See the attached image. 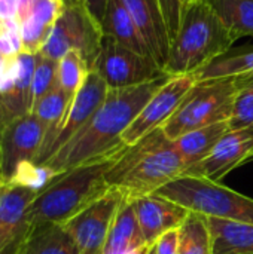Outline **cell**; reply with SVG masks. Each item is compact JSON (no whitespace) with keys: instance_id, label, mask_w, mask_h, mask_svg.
Instances as JSON below:
<instances>
[{"instance_id":"6da1fadb","label":"cell","mask_w":253,"mask_h":254,"mask_svg":"<svg viewBox=\"0 0 253 254\" xmlns=\"http://www.w3.org/2000/svg\"><path fill=\"white\" fill-rule=\"evenodd\" d=\"M163 79L124 89H109L103 104L91 121L45 164L57 174L84 164L100 161L119 153L127 144L122 135L140 113L154 92L169 79Z\"/></svg>"},{"instance_id":"7a4b0ae2","label":"cell","mask_w":253,"mask_h":254,"mask_svg":"<svg viewBox=\"0 0 253 254\" xmlns=\"http://www.w3.org/2000/svg\"><path fill=\"white\" fill-rule=\"evenodd\" d=\"M185 162L163 128L127 146L106 173L110 189L136 199L157 193L163 186L183 176Z\"/></svg>"},{"instance_id":"3957f363","label":"cell","mask_w":253,"mask_h":254,"mask_svg":"<svg viewBox=\"0 0 253 254\" xmlns=\"http://www.w3.org/2000/svg\"><path fill=\"white\" fill-rule=\"evenodd\" d=\"M124 150V149H122ZM79 165L58 174L28 207L25 220L33 228L42 223L63 225L94 201L106 195L110 188L106 173L122 153Z\"/></svg>"},{"instance_id":"277c9868","label":"cell","mask_w":253,"mask_h":254,"mask_svg":"<svg viewBox=\"0 0 253 254\" xmlns=\"http://www.w3.org/2000/svg\"><path fill=\"white\" fill-rule=\"evenodd\" d=\"M236 40L204 0L183 9L180 27L170 43L163 70L169 76L195 74L228 52Z\"/></svg>"},{"instance_id":"5b68a950","label":"cell","mask_w":253,"mask_h":254,"mask_svg":"<svg viewBox=\"0 0 253 254\" xmlns=\"http://www.w3.org/2000/svg\"><path fill=\"white\" fill-rule=\"evenodd\" d=\"M157 195L171 199L189 211L206 217L253 225V199L219 182L204 177L180 176L167 183Z\"/></svg>"},{"instance_id":"8992f818","label":"cell","mask_w":253,"mask_h":254,"mask_svg":"<svg viewBox=\"0 0 253 254\" xmlns=\"http://www.w3.org/2000/svg\"><path fill=\"white\" fill-rule=\"evenodd\" d=\"M236 92V77L197 80L163 127L164 134L174 141L194 129L230 121Z\"/></svg>"},{"instance_id":"52a82bcc","label":"cell","mask_w":253,"mask_h":254,"mask_svg":"<svg viewBox=\"0 0 253 254\" xmlns=\"http://www.w3.org/2000/svg\"><path fill=\"white\" fill-rule=\"evenodd\" d=\"M103 39L101 24L88 7L81 0H64V7L40 52L58 61L67 52L78 51L92 71Z\"/></svg>"},{"instance_id":"ba28073f","label":"cell","mask_w":253,"mask_h":254,"mask_svg":"<svg viewBox=\"0 0 253 254\" xmlns=\"http://www.w3.org/2000/svg\"><path fill=\"white\" fill-rule=\"evenodd\" d=\"M92 71L104 80L109 89L133 88L169 76L152 57L134 52L109 36L103 39Z\"/></svg>"},{"instance_id":"9c48e42d","label":"cell","mask_w":253,"mask_h":254,"mask_svg":"<svg viewBox=\"0 0 253 254\" xmlns=\"http://www.w3.org/2000/svg\"><path fill=\"white\" fill-rule=\"evenodd\" d=\"M122 198L124 195L119 190L110 189L106 195L63 223V228L75 241L79 254H103L113 217Z\"/></svg>"},{"instance_id":"30bf717a","label":"cell","mask_w":253,"mask_h":254,"mask_svg":"<svg viewBox=\"0 0 253 254\" xmlns=\"http://www.w3.org/2000/svg\"><path fill=\"white\" fill-rule=\"evenodd\" d=\"M192 74L170 76L148 100L140 113L127 128L122 135V141L131 146L146 137L148 134L161 129L167 121L174 115L180 101L195 83Z\"/></svg>"},{"instance_id":"8fae6325","label":"cell","mask_w":253,"mask_h":254,"mask_svg":"<svg viewBox=\"0 0 253 254\" xmlns=\"http://www.w3.org/2000/svg\"><path fill=\"white\" fill-rule=\"evenodd\" d=\"M45 127L28 113L9 124L0 134V179L6 185L22 162L36 161L43 138Z\"/></svg>"},{"instance_id":"7c38bea8","label":"cell","mask_w":253,"mask_h":254,"mask_svg":"<svg viewBox=\"0 0 253 254\" xmlns=\"http://www.w3.org/2000/svg\"><path fill=\"white\" fill-rule=\"evenodd\" d=\"M36 54L18 52L12 57L9 73L0 85V134L13 121L31 113Z\"/></svg>"},{"instance_id":"4fadbf2b","label":"cell","mask_w":253,"mask_h":254,"mask_svg":"<svg viewBox=\"0 0 253 254\" xmlns=\"http://www.w3.org/2000/svg\"><path fill=\"white\" fill-rule=\"evenodd\" d=\"M253 153V127L230 129L218 141L213 152L185 176L204 177L212 182H221L234 168L246 164Z\"/></svg>"},{"instance_id":"5bb4252c","label":"cell","mask_w":253,"mask_h":254,"mask_svg":"<svg viewBox=\"0 0 253 254\" xmlns=\"http://www.w3.org/2000/svg\"><path fill=\"white\" fill-rule=\"evenodd\" d=\"M64 7V0H21L16 28L22 52L37 54Z\"/></svg>"},{"instance_id":"9a60e30c","label":"cell","mask_w":253,"mask_h":254,"mask_svg":"<svg viewBox=\"0 0 253 254\" xmlns=\"http://www.w3.org/2000/svg\"><path fill=\"white\" fill-rule=\"evenodd\" d=\"M107 92H109V88L104 83V80L95 71H89L85 83L76 92V95L73 97L69 106L67 115L52 144L49 158L54 153H57L61 147H64L91 121L94 113L103 104Z\"/></svg>"},{"instance_id":"2e32d148","label":"cell","mask_w":253,"mask_h":254,"mask_svg":"<svg viewBox=\"0 0 253 254\" xmlns=\"http://www.w3.org/2000/svg\"><path fill=\"white\" fill-rule=\"evenodd\" d=\"M142 232L152 247L164 234L179 229L189 216V210L171 199L152 193L133 199Z\"/></svg>"},{"instance_id":"e0dca14e","label":"cell","mask_w":253,"mask_h":254,"mask_svg":"<svg viewBox=\"0 0 253 254\" xmlns=\"http://www.w3.org/2000/svg\"><path fill=\"white\" fill-rule=\"evenodd\" d=\"M124 3L140 30L151 55L164 67L171 42L158 0H124Z\"/></svg>"},{"instance_id":"ac0fdd59","label":"cell","mask_w":253,"mask_h":254,"mask_svg":"<svg viewBox=\"0 0 253 254\" xmlns=\"http://www.w3.org/2000/svg\"><path fill=\"white\" fill-rule=\"evenodd\" d=\"M151 249L139 225L133 199L124 196L113 217L103 254H148Z\"/></svg>"},{"instance_id":"d6986e66","label":"cell","mask_w":253,"mask_h":254,"mask_svg":"<svg viewBox=\"0 0 253 254\" xmlns=\"http://www.w3.org/2000/svg\"><path fill=\"white\" fill-rule=\"evenodd\" d=\"M73 97L66 94L58 85L52 88L46 95H43L39 101L34 103L31 113L42 122L45 127V138L40 147V152L36 158V164L45 165L49 159L52 144L58 135V131L63 125V121L67 115L69 106L72 103Z\"/></svg>"},{"instance_id":"ffe728a7","label":"cell","mask_w":253,"mask_h":254,"mask_svg":"<svg viewBox=\"0 0 253 254\" xmlns=\"http://www.w3.org/2000/svg\"><path fill=\"white\" fill-rule=\"evenodd\" d=\"M101 28H103L104 36L112 37L122 46H125L134 52H139L142 55L152 57L142 34H140V30L137 28L134 19L131 18L128 9L125 6L124 0H109L107 1L106 13L101 21Z\"/></svg>"},{"instance_id":"44dd1931","label":"cell","mask_w":253,"mask_h":254,"mask_svg":"<svg viewBox=\"0 0 253 254\" xmlns=\"http://www.w3.org/2000/svg\"><path fill=\"white\" fill-rule=\"evenodd\" d=\"M230 129V122L225 121L194 129L174 140V146L179 150L186 167L185 174L191 168L203 162L213 152V149L216 147L218 141L224 137V134Z\"/></svg>"},{"instance_id":"7402d4cb","label":"cell","mask_w":253,"mask_h":254,"mask_svg":"<svg viewBox=\"0 0 253 254\" xmlns=\"http://www.w3.org/2000/svg\"><path fill=\"white\" fill-rule=\"evenodd\" d=\"M213 254H253V225L207 217Z\"/></svg>"},{"instance_id":"603a6c76","label":"cell","mask_w":253,"mask_h":254,"mask_svg":"<svg viewBox=\"0 0 253 254\" xmlns=\"http://www.w3.org/2000/svg\"><path fill=\"white\" fill-rule=\"evenodd\" d=\"M22 254H79L69 232L58 223L30 226Z\"/></svg>"},{"instance_id":"cb8c5ba5","label":"cell","mask_w":253,"mask_h":254,"mask_svg":"<svg viewBox=\"0 0 253 254\" xmlns=\"http://www.w3.org/2000/svg\"><path fill=\"white\" fill-rule=\"evenodd\" d=\"M237 42L253 37V0H204Z\"/></svg>"},{"instance_id":"d4e9b609","label":"cell","mask_w":253,"mask_h":254,"mask_svg":"<svg viewBox=\"0 0 253 254\" xmlns=\"http://www.w3.org/2000/svg\"><path fill=\"white\" fill-rule=\"evenodd\" d=\"M253 74V46L231 48L224 55L213 60L194 74L195 80L219 79V77H240Z\"/></svg>"},{"instance_id":"484cf974","label":"cell","mask_w":253,"mask_h":254,"mask_svg":"<svg viewBox=\"0 0 253 254\" xmlns=\"http://www.w3.org/2000/svg\"><path fill=\"white\" fill-rule=\"evenodd\" d=\"M179 254H213V238L206 216L191 211L179 228Z\"/></svg>"},{"instance_id":"4316f807","label":"cell","mask_w":253,"mask_h":254,"mask_svg":"<svg viewBox=\"0 0 253 254\" xmlns=\"http://www.w3.org/2000/svg\"><path fill=\"white\" fill-rule=\"evenodd\" d=\"M89 67L84 57L78 51L67 52L63 58L58 60V68H57V85L70 97H75L76 92L82 88L85 83Z\"/></svg>"},{"instance_id":"83f0119b","label":"cell","mask_w":253,"mask_h":254,"mask_svg":"<svg viewBox=\"0 0 253 254\" xmlns=\"http://www.w3.org/2000/svg\"><path fill=\"white\" fill-rule=\"evenodd\" d=\"M237 92L230 118V128L240 129L253 127V74L236 77Z\"/></svg>"},{"instance_id":"f1b7e54d","label":"cell","mask_w":253,"mask_h":254,"mask_svg":"<svg viewBox=\"0 0 253 254\" xmlns=\"http://www.w3.org/2000/svg\"><path fill=\"white\" fill-rule=\"evenodd\" d=\"M58 174L55 171H52L49 167L46 165H39L33 161L28 162H22L15 174L12 176V179L6 183L10 186H22L27 189H31L34 192H42Z\"/></svg>"},{"instance_id":"f546056e","label":"cell","mask_w":253,"mask_h":254,"mask_svg":"<svg viewBox=\"0 0 253 254\" xmlns=\"http://www.w3.org/2000/svg\"><path fill=\"white\" fill-rule=\"evenodd\" d=\"M57 68H58V61L46 57L40 51L36 54L34 73L31 80L33 106L43 95H46L52 88L57 86Z\"/></svg>"},{"instance_id":"4dcf8cb0","label":"cell","mask_w":253,"mask_h":254,"mask_svg":"<svg viewBox=\"0 0 253 254\" xmlns=\"http://www.w3.org/2000/svg\"><path fill=\"white\" fill-rule=\"evenodd\" d=\"M158 4L161 7L163 16L166 21V27H167L169 36H170V42H171L180 27L183 6H182L180 0H158Z\"/></svg>"},{"instance_id":"1f68e13d","label":"cell","mask_w":253,"mask_h":254,"mask_svg":"<svg viewBox=\"0 0 253 254\" xmlns=\"http://www.w3.org/2000/svg\"><path fill=\"white\" fill-rule=\"evenodd\" d=\"M152 247L157 254H179V229L164 234Z\"/></svg>"},{"instance_id":"d6a6232c","label":"cell","mask_w":253,"mask_h":254,"mask_svg":"<svg viewBox=\"0 0 253 254\" xmlns=\"http://www.w3.org/2000/svg\"><path fill=\"white\" fill-rule=\"evenodd\" d=\"M81 1L88 7V10L94 15V18L101 24L109 0H81Z\"/></svg>"},{"instance_id":"836d02e7","label":"cell","mask_w":253,"mask_h":254,"mask_svg":"<svg viewBox=\"0 0 253 254\" xmlns=\"http://www.w3.org/2000/svg\"><path fill=\"white\" fill-rule=\"evenodd\" d=\"M15 55V54H13ZM13 55H4L0 52V85L3 83V80L6 79L7 73H9V68H10V64H12V57Z\"/></svg>"},{"instance_id":"e575fe53","label":"cell","mask_w":253,"mask_h":254,"mask_svg":"<svg viewBox=\"0 0 253 254\" xmlns=\"http://www.w3.org/2000/svg\"><path fill=\"white\" fill-rule=\"evenodd\" d=\"M195 0H180V3H182V6H183V9L188 6V4H191V3H194Z\"/></svg>"},{"instance_id":"d590c367","label":"cell","mask_w":253,"mask_h":254,"mask_svg":"<svg viewBox=\"0 0 253 254\" xmlns=\"http://www.w3.org/2000/svg\"><path fill=\"white\" fill-rule=\"evenodd\" d=\"M248 162H253V153H252V155H251V156H249V158H248L246 164H248Z\"/></svg>"},{"instance_id":"8d00e7d4","label":"cell","mask_w":253,"mask_h":254,"mask_svg":"<svg viewBox=\"0 0 253 254\" xmlns=\"http://www.w3.org/2000/svg\"><path fill=\"white\" fill-rule=\"evenodd\" d=\"M148 254H157V253H155V250H154V247H152V249L149 250V253H148Z\"/></svg>"},{"instance_id":"74e56055","label":"cell","mask_w":253,"mask_h":254,"mask_svg":"<svg viewBox=\"0 0 253 254\" xmlns=\"http://www.w3.org/2000/svg\"><path fill=\"white\" fill-rule=\"evenodd\" d=\"M3 186V182H1V179H0V188Z\"/></svg>"}]
</instances>
